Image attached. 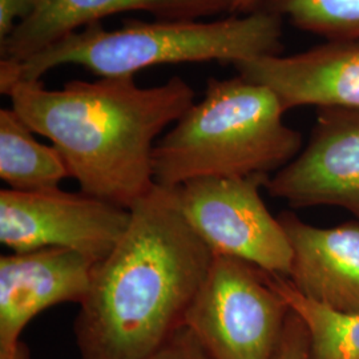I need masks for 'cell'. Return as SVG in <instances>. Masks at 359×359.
Returning a JSON list of instances; mask_svg holds the SVG:
<instances>
[{"label":"cell","mask_w":359,"mask_h":359,"mask_svg":"<svg viewBox=\"0 0 359 359\" xmlns=\"http://www.w3.org/2000/svg\"><path fill=\"white\" fill-rule=\"evenodd\" d=\"M285 112L265 86L241 76L209 79L204 97L156 142L154 182L176 188L201 177L274 175L302 149Z\"/></svg>","instance_id":"cell-3"},{"label":"cell","mask_w":359,"mask_h":359,"mask_svg":"<svg viewBox=\"0 0 359 359\" xmlns=\"http://www.w3.org/2000/svg\"><path fill=\"white\" fill-rule=\"evenodd\" d=\"M265 188L294 208L339 206L359 221V111L320 109L305 148Z\"/></svg>","instance_id":"cell-8"},{"label":"cell","mask_w":359,"mask_h":359,"mask_svg":"<svg viewBox=\"0 0 359 359\" xmlns=\"http://www.w3.org/2000/svg\"><path fill=\"white\" fill-rule=\"evenodd\" d=\"M269 277L308 329L310 359H359V314L326 308L298 293L286 277L270 273Z\"/></svg>","instance_id":"cell-14"},{"label":"cell","mask_w":359,"mask_h":359,"mask_svg":"<svg viewBox=\"0 0 359 359\" xmlns=\"http://www.w3.org/2000/svg\"><path fill=\"white\" fill-rule=\"evenodd\" d=\"M69 176L62 154L34 137L13 108L0 109V179L10 189L38 192L60 188Z\"/></svg>","instance_id":"cell-13"},{"label":"cell","mask_w":359,"mask_h":359,"mask_svg":"<svg viewBox=\"0 0 359 359\" xmlns=\"http://www.w3.org/2000/svg\"><path fill=\"white\" fill-rule=\"evenodd\" d=\"M129 219L127 208L81 191H0V243L13 252L65 248L99 262L112 252Z\"/></svg>","instance_id":"cell-7"},{"label":"cell","mask_w":359,"mask_h":359,"mask_svg":"<svg viewBox=\"0 0 359 359\" xmlns=\"http://www.w3.org/2000/svg\"><path fill=\"white\" fill-rule=\"evenodd\" d=\"M90 257L65 248H43L0 257V345L20 341L27 325L44 310L74 302L90 289Z\"/></svg>","instance_id":"cell-10"},{"label":"cell","mask_w":359,"mask_h":359,"mask_svg":"<svg viewBox=\"0 0 359 359\" xmlns=\"http://www.w3.org/2000/svg\"><path fill=\"white\" fill-rule=\"evenodd\" d=\"M268 0H234L231 15H249L261 11Z\"/></svg>","instance_id":"cell-20"},{"label":"cell","mask_w":359,"mask_h":359,"mask_svg":"<svg viewBox=\"0 0 359 359\" xmlns=\"http://www.w3.org/2000/svg\"><path fill=\"white\" fill-rule=\"evenodd\" d=\"M283 19L257 11L225 19L129 20L107 29L95 23L18 63L19 81L41 80L56 67L80 65L100 79L135 77L148 67L221 62L237 65L283 48Z\"/></svg>","instance_id":"cell-4"},{"label":"cell","mask_w":359,"mask_h":359,"mask_svg":"<svg viewBox=\"0 0 359 359\" xmlns=\"http://www.w3.org/2000/svg\"><path fill=\"white\" fill-rule=\"evenodd\" d=\"M309 348L308 329L304 321L290 310L276 359H310Z\"/></svg>","instance_id":"cell-17"},{"label":"cell","mask_w":359,"mask_h":359,"mask_svg":"<svg viewBox=\"0 0 359 359\" xmlns=\"http://www.w3.org/2000/svg\"><path fill=\"white\" fill-rule=\"evenodd\" d=\"M234 0H40L35 11L0 43L1 60L23 63L53 43L116 13L142 11L156 19H209L233 11Z\"/></svg>","instance_id":"cell-12"},{"label":"cell","mask_w":359,"mask_h":359,"mask_svg":"<svg viewBox=\"0 0 359 359\" xmlns=\"http://www.w3.org/2000/svg\"><path fill=\"white\" fill-rule=\"evenodd\" d=\"M40 0H0V43L35 11Z\"/></svg>","instance_id":"cell-18"},{"label":"cell","mask_w":359,"mask_h":359,"mask_svg":"<svg viewBox=\"0 0 359 359\" xmlns=\"http://www.w3.org/2000/svg\"><path fill=\"white\" fill-rule=\"evenodd\" d=\"M238 76L265 86L289 111L314 105L359 111V38L327 40L306 51L234 65Z\"/></svg>","instance_id":"cell-9"},{"label":"cell","mask_w":359,"mask_h":359,"mask_svg":"<svg viewBox=\"0 0 359 359\" xmlns=\"http://www.w3.org/2000/svg\"><path fill=\"white\" fill-rule=\"evenodd\" d=\"M292 248L289 283L309 299L338 313L359 314V224L316 228L278 216Z\"/></svg>","instance_id":"cell-11"},{"label":"cell","mask_w":359,"mask_h":359,"mask_svg":"<svg viewBox=\"0 0 359 359\" xmlns=\"http://www.w3.org/2000/svg\"><path fill=\"white\" fill-rule=\"evenodd\" d=\"M8 96L32 132L62 154L81 192L129 209L154 189V145L196 93L179 76L154 87L114 77L72 80L60 90L23 80Z\"/></svg>","instance_id":"cell-2"},{"label":"cell","mask_w":359,"mask_h":359,"mask_svg":"<svg viewBox=\"0 0 359 359\" xmlns=\"http://www.w3.org/2000/svg\"><path fill=\"white\" fill-rule=\"evenodd\" d=\"M261 11L327 40L359 38V0H268Z\"/></svg>","instance_id":"cell-15"},{"label":"cell","mask_w":359,"mask_h":359,"mask_svg":"<svg viewBox=\"0 0 359 359\" xmlns=\"http://www.w3.org/2000/svg\"><path fill=\"white\" fill-rule=\"evenodd\" d=\"M290 310L268 271L215 256L184 326L213 359H276Z\"/></svg>","instance_id":"cell-5"},{"label":"cell","mask_w":359,"mask_h":359,"mask_svg":"<svg viewBox=\"0 0 359 359\" xmlns=\"http://www.w3.org/2000/svg\"><path fill=\"white\" fill-rule=\"evenodd\" d=\"M269 177H201L176 187V193L184 217L213 256L240 258L270 274L289 277L287 236L259 194Z\"/></svg>","instance_id":"cell-6"},{"label":"cell","mask_w":359,"mask_h":359,"mask_svg":"<svg viewBox=\"0 0 359 359\" xmlns=\"http://www.w3.org/2000/svg\"><path fill=\"white\" fill-rule=\"evenodd\" d=\"M29 348L20 339L15 345H0V359H29Z\"/></svg>","instance_id":"cell-19"},{"label":"cell","mask_w":359,"mask_h":359,"mask_svg":"<svg viewBox=\"0 0 359 359\" xmlns=\"http://www.w3.org/2000/svg\"><path fill=\"white\" fill-rule=\"evenodd\" d=\"M96 262L74 334L80 359H145L184 326L215 256L184 217L176 188L154 185Z\"/></svg>","instance_id":"cell-1"},{"label":"cell","mask_w":359,"mask_h":359,"mask_svg":"<svg viewBox=\"0 0 359 359\" xmlns=\"http://www.w3.org/2000/svg\"><path fill=\"white\" fill-rule=\"evenodd\" d=\"M145 359H213L196 335L185 326L173 334L167 342Z\"/></svg>","instance_id":"cell-16"}]
</instances>
